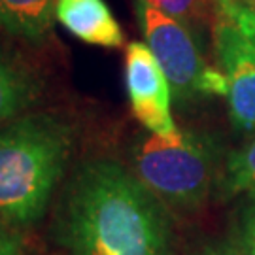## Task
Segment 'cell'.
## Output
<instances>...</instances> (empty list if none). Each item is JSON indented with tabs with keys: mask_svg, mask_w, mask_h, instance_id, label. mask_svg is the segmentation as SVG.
Returning a JSON list of instances; mask_svg holds the SVG:
<instances>
[{
	"mask_svg": "<svg viewBox=\"0 0 255 255\" xmlns=\"http://www.w3.org/2000/svg\"><path fill=\"white\" fill-rule=\"evenodd\" d=\"M193 255H242L237 244L231 242H216V244H208V246L201 248L199 252H195Z\"/></svg>",
	"mask_w": 255,
	"mask_h": 255,
	"instance_id": "5bb4252c",
	"label": "cell"
},
{
	"mask_svg": "<svg viewBox=\"0 0 255 255\" xmlns=\"http://www.w3.org/2000/svg\"><path fill=\"white\" fill-rule=\"evenodd\" d=\"M42 82L23 61L0 46V127L38 101Z\"/></svg>",
	"mask_w": 255,
	"mask_h": 255,
	"instance_id": "ba28073f",
	"label": "cell"
},
{
	"mask_svg": "<svg viewBox=\"0 0 255 255\" xmlns=\"http://www.w3.org/2000/svg\"><path fill=\"white\" fill-rule=\"evenodd\" d=\"M238 195H255V134L248 136L240 147L229 151L219 180V199H233Z\"/></svg>",
	"mask_w": 255,
	"mask_h": 255,
	"instance_id": "30bf717a",
	"label": "cell"
},
{
	"mask_svg": "<svg viewBox=\"0 0 255 255\" xmlns=\"http://www.w3.org/2000/svg\"><path fill=\"white\" fill-rule=\"evenodd\" d=\"M212 49L227 82L231 125L255 134V13L242 0H216Z\"/></svg>",
	"mask_w": 255,
	"mask_h": 255,
	"instance_id": "5b68a950",
	"label": "cell"
},
{
	"mask_svg": "<svg viewBox=\"0 0 255 255\" xmlns=\"http://www.w3.org/2000/svg\"><path fill=\"white\" fill-rule=\"evenodd\" d=\"M233 242L237 244L242 255H255V195L246 197L238 212Z\"/></svg>",
	"mask_w": 255,
	"mask_h": 255,
	"instance_id": "7c38bea8",
	"label": "cell"
},
{
	"mask_svg": "<svg viewBox=\"0 0 255 255\" xmlns=\"http://www.w3.org/2000/svg\"><path fill=\"white\" fill-rule=\"evenodd\" d=\"M55 17L89 46L118 49L125 42L118 19L104 0H57Z\"/></svg>",
	"mask_w": 255,
	"mask_h": 255,
	"instance_id": "52a82bcc",
	"label": "cell"
},
{
	"mask_svg": "<svg viewBox=\"0 0 255 255\" xmlns=\"http://www.w3.org/2000/svg\"><path fill=\"white\" fill-rule=\"evenodd\" d=\"M225 146L208 130H182L178 140L140 134L130 147V170L172 210L195 212L218 193Z\"/></svg>",
	"mask_w": 255,
	"mask_h": 255,
	"instance_id": "3957f363",
	"label": "cell"
},
{
	"mask_svg": "<svg viewBox=\"0 0 255 255\" xmlns=\"http://www.w3.org/2000/svg\"><path fill=\"white\" fill-rule=\"evenodd\" d=\"M144 2L166 13L168 17L180 21L195 34H202L206 28L208 30L212 28L216 0H144Z\"/></svg>",
	"mask_w": 255,
	"mask_h": 255,
	"instance_id": "8fae6325",
	"label": "cell"
},
{
	"mask_svg": "<svg viewBox=\"0 0 255 255\" xmlns=\"http://www.w3.org/2000/svg\"><path fill=\"white\" fill-rule=\"evenodd\" d=\"M57 0H0V27L11 36L42 42L53 25Z\"/></svg>",
	"mask_w": 255,
	"mask_h": 255,
	"instance_id": "9c48e42d",
	"label": "cell"
},
{
	"mask_svg": "<svg viewBox=\"0 0 255 255\" xmlns=\"http://www.w3.org/2000/svg\"><path fill=\"white\" fill-rule=\"evenodd\" d=\"M134 11L146 46L166 76L176 101L227 97L225 76L219 68L206 63L193 30L144 0L134 2Z\"/></svg>",
	"mask_w": 255,
	"mask_h": 255,
	"instance_id": "277c9868",
	"label": "cell"
},
{
	"mask_svg": "<svg viewBox=\"0 0 255 255\" xmlns=\"http://www.w3.org/2000/svg\"><path fill=\"white\" fill-rule=\"evenodd\" d=\"M242 2H244V4H246L248 8H250V9H252V11L255 13V0H242Z\"/></svg>",
	"mask_w": 255,
	"mask_h": 255,
	"instance_id": "9a60e30c",
	"label": "cell"
},
{
	"mask_svg": "<svg viewBox=\"0 0 255 255\" xmlns=\"http://www.w3.org/2000/svg\"><path fill=\"white\" fill-rule=\"evenodd\" d=\"M74 128L55 114H27L0 127V219L11 229L36 225L63 182Z\"/></svg>",
	"mask_w": 255,
	"mask_h": 255,
	"instance_id": "7a4b0ae2",
	"label": "cell"
},
{
	"mask_svg": "<svg viewBox=\"0 0 255 255\" xmlns=\"http://www.w3.org/2000/svg\"><path fill=\"white\" fill-rule=\"evenodd\" d=\"M125 87L132 116L149 134L170 142L182 136L170 112L168 80L151 49L142 42H130L125 49Z\"/></svg>",
	"mask_w": 255,
	"mask_h": 255,
	"instance_id": "8992f818",
	"label": "cell"
},
{
	"mask_svg": "<svg viewBox=\"0 0 255 255\" xmlns=\"http://www.w3.org/2000/svg\"><path fill=\"white\" fill-rule=\"evenodd\" d=\"M53 233L64 255H174L168 206L110 157L76 166L61 195Z\"/></svg>",
	"mask_w": 255,
	"mask_h": 255,
	"instance_id": "6da1fadb",
	"label": "cell"
},
{
	"mask_svg": "<svg viewBox=\"0 0 255 255\" xmlns=\"http://www.w3.org/2000/svg\"><path fill=\"white\" fill-rule=\"evenodd\" d=\"M0 255H28L15 229H11L0 219Z\"/></svg>",
	"mask_w": 255,
	"mask_h": 255,
	"instance_id": "4fadbf2b",
	"label": "cell"
}]
</instances>
